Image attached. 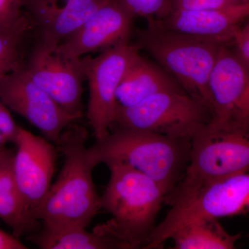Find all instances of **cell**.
Segmentation results:
<instances>
[{"mask_svg": "<svg viewBox=\"0 0 249 249\" xmlns=\"http://www.w3.org/2000/svg\"><path fill=\"white\" fill-rule=\"evenodd\" d=\"M88 136L84 127L73 124L62 132L57 145L65 158L63 166L34 213L45 230L87 228L101 209L93 181L95 167L87 153Z\"/></svg>", "mask_w": 249, "mask_h": 249, "instance_id": "1", "label": "cell"}, {"mask_svg": "<svg viewBox=\"0 0 249 249\" xmlns=\"http://www.w3.org/2000/svg\"><path fill=\"white\" fill-rule=\"evenodd\" d=\"M106 165L110 178L101 196V205L111 218L93 231L115 239L124 249H145L168 191L129 165Z\"/></svg>", "mask_w": 249, "mask_h": 249, "instance_id": "2", "label": "cell"}, {"mask_svg": "<svg viewBox=\"0 0 249 249\" xmlns=\"http://www.w3.org/2000/svg\"><path fill=\"white\" fill-rule=\"evenodd\" d=\"M191 147L188 139L113 124L109 134L96 141L87 153L93 166L110 163L129 165L164 187L168 194L182 178Z\"/></svg>", "mask_w": 249, "mask_h": 249, "instance_id": "3", "label": "cell"}, {"mask_svg": "<svg viewBox=\"0 0 249 249\" xmlns=\"http://www.w3.org/2000/svg\"><path fill=\"white\" fill-rule=\"evenodd\" d=\"M230 43L218 37L163 29L148 22L146 29L137 31L135 45L150 54L187 93L211 109L210 78L221 49Z\"/></svg>", "mask_w": 249, "mask_h": 249, "instance_id": "4", "label": "cell"}, {"mask_svg": "<svg viewBox=\"0 0 249 249\" xmlns=\"http://www.w3.org/2000/svg\"><path fill=\"white\" fill-rule=\"evenodd\" d=\"M168 205L170 211L156 225L145 249L162 248L178 228L196 219L249 213V172L205 185Z\"/></svg>", "mask_w": 249, "mask_h": 249, "instance_id": "5", "label": "cell"}, {"mask_svg": "<svg viewBox=\"0 0 249 249\" xmlns=\"http://www.w3.org/2000/svg\"><path fill=\"white\" fill-rule=\"evenodd\" d=\"M249 172V133L217 132L207 125L191 139L189 161L165 198L174 199L210 183Z\"/></svg>", "mask_w": 249, "mask_h": 249, "instance_id": "6", "label": "cell"}, {"mask_svg": "<svg viewBox=\"0 0 249 249\" xmlns=\"http://www.w3.org/2000/svg\"><path fill=\"white\" fill-rule=\"evenodd\" d=\"M211 120V109L199 100L186 91H165L131 107L117 106L112 125L191 140Z\"/></svg>", "mask_w": 249, "mask_h": 249, "instance_id": "7", "label": "cell"}, {"mask_svg": "<svg viewBox=\"0 0 249 249\" xmlns=\"http://www.w3.org/2000/svg\"><path fill=\"white\" fill-rule=\"evenodd\" d=\"M140 49L129 42L101 52L94 58H80L82 70L88 80L89 98L87 116L96 141L104 139L115 119L116 92L121 80Z\"/></svg>", "mask_w": 249, "mask_h": 249, "instance_id": "8", "label": "cell"}, {"mask_svg": "<svg viewBox=\"0 0 249 249\" xmlns=\"http://www.w3.org/2000/svg\"><path fill=\"white\" fill-rule=\"evenodd\" d=\"M229 45L221 49L210 78L212 120L208 127L249 133V66Z\"/></svg>", "mask_w": 249, "mask_h": 249, "instance_id": "9", "label": "cell"}, {"mask_svg": "<svg viewBox=\"0 0 249 249\" xmlns=\"http://www.w3.org/2000/svg\"><path fill=\"white\" fill-rule=\"evenodd\" d=\"M0 100L56 145L64 130L80 119L63 109L21 66L0 80Z\"/></svg>", "mask_w": 249, "mask_h": 249, "instance_id": "10", "label": "cell"}, {"mask_svg": "<svg viewBox=\"0 0 249 249\" xmlns=\"http://www.w3.org/2000/svg\"><path fill=\"white\" fill-rule=\"evenodd\" d=\"M24 68L31 79L63 109L80 119L83 117L82 95L85 78L80 58H65L57 52L56 47L40 41Z\"/></svg>", "mask_w": 249, "mask_h": 249, "instance_id": "11", "label": "cell"}, {"mask_svg": "<svg viewBox=\"0 0 249 249\" xmlns=\"http://www.w3.org/2000/svg\"><path fill=\"white\" fill-rule=\"evenodd\" d=\"M134 17L124 0H106L78 30L57 46V52L65 58L78 60L128 42Z\"/></svg>", "mask_w": 249, "mask_h": 249, "instance_id": "12", "label": "cell"}, {"mask_svg": "<svg viewBox=\"0 0 249 249\" xmlns=\"http://www.w3.org/2000/svg\"><path fill=\"white\" fill-rule=\"evenodd\" d=\"M14 143L15 181L27 213L35 219L34 212L52 186L56 151L50 142L21 127Z\"/></svg>", "mask_w": 249, "mask_h": 249, "instance_id": "13", "label": "cell"}, {"mask_svg": "<svg viewBox=\"0 0 249 249\" xmlns=\"http://www.w3.org/2000/svg\"><path fill=\"white\" fill-rule=\"evenodd\" d=\"M106 0H24L40 32V41L57 47L72 35Z\"/></svg>", "mask_w": 249, "mask_h": 249, "instance_id": "14", "label": "cell"}, {"mask_svg": "<svg viewBox=\"0 0 249 249\" xmlns=\"http://www.w3.org/2000/svg\"><path fill=\"white\" fill-rule=\"evenodd\" d=\"M249 18V1L201 11H173L161 20H148L155 25L191 34L218 37L232 42L240 24Z\"/></svg>", "mask_w": 249, "mask_h": 249, "instance_id": "15", "label": "cell"}, {"mask_svg": "<svg viewBox=\"0 0 249 249\" xmlns=\"http://www.w3.org/2000/svg\"><path fill=\"white\" fill-rule=\"evenodd\" d=\"M165 91H185L158 64L143 58L138 52L116 89V102L120 107H131Z\"/></svg>", "mask_w": 249, "mask_h": 249, "instance_id": "16", "label": "cell"}, {"mask_svg": "<svg viewBox=\"0 0 249 249\" xmlns=\"http://www.w3.org/2000/svg\"><path fill=\"white\" fill-rule=\"evenodd\" d=\"M15 152L8 149L2 176L0 181V219L13 230L18 239L36 233L42 228L40 221L32 219L25 206L14 175Z\"/></svg>", "mask_w": 249, "mask_h": 249, "instance_id": "17", "label": "cell"}, {"mask_svg": "<svg viewBox=\"0 0 249 249\" xmlns=\"http://www.w3.org/2000/svg\"><path fill=\"white\" fill-rule=\"evenodd\" d=\"M240 238V234L229 233L216 218H201L188 223L170 237L174 249H232Z\"/></svg>", "mask_w": 249, "mask_h": 249, "instance_id": "18", "label": "cell"}, {"mask_svg": "<svg viewBox=\"0 0 249 249\" xmlns=\"http://www.w3.org/2000/svg\"><path fill=\"white\" fill-rule=\"evenodd\" d=\"M27 240L42 249H124L107 235L88 232L86 228L68 227L55 231L41 229Z\"/></svg>", "mask_w": 249, "mask_h": 249, "instance_id": "19", "label": "cell"}, {"mask_svg": "<svg viewBox=\"0 0 249 249\" xmlns=\"http://www.w3.org/2000/svg\"><path fill=\"white\" fill-rule=\"evenodd\" d=\"M30 28L27 16L22 15L16 22L0 27V80L19 65V49Z\"/></svg>", "mask_w": 249, "mask_h": 249, "instance_id": "20", "label": "cell"}, {"mask_svg": "<svg viewBox=\"0 0 249 249\" xmlns=\"http://www.w3.org/2000/svg\"><path fill=\"white\" fill-rule=\"evenodd\" d=\"M134 16L161 20L173 11V0H124Z\"/></svg>", "mask_w": 249, "mask_h": 249, "instance_id": "21", "label": "cell"}, {"mask_svg": "<svg viewBox=\"0 0 249 249\" xmlns=\"http://www.w3.org/2000/svg\"><path fill=\"white\" fill-rule=\"evenodd\" d=\"M236 0H173V11H201L222 7Z\"/></svg>", "mask_w": 249, "mask_h": 249, "instance_id": "22", "label": "cell"}, {"mask_svg": "<svg viewBox=\"0 0 249 249\" xmlns=\"http://www.w3.org/2000/svg\"><path fill=\"white\" fill-rule=\"evenodd\" d=\"M24 0H0V27L13 24L22 16Z\"/></svg>", "mask_w": 249, "mask_h": 249, "instance_id": "23", "label": "cell"}, {"mask_svg": "<svg viewBox=\"0 0 249 249\" xmlns=\"http://www.w3.org/2000/svg\"><path fill=\"white\" fill-rule=\"evenodd\" d=\"M19 126L17 125L7 106L0 100V132L8 142H15Z\"/></svg>", "mask_w": 249, "mask_h": 249, "instance_id": "24", "label": "cell"}, {"mask_svg": "<svg viewBox=\"0 0 249 249\" xmlns=\"http://www.w3.org/2000/svg\"><path fill=\"white\" fill-rule=\"evenodd\" d=\"M232 44L235 46L237 55L249 66V22L245 27L237 29Z\"/></svg>", "mask_w": 249, "mask_h": 249, "instance_id": "25", "label": "cell"}, {"mask_svg": "<svg viewBox=\"0 0 249 249\" xmlns=\"http://www.w3.org/2000/svg\"><path fill=\"white\" fill-rule=\"evenodd\" d=\"M27 247L14 235L0 229V249H27Z\"/></svg>", "mask_w": 249, "mask_h": 249, "instance_id": "26", "label": "cell"}, {"mask_svg": "<svg viewBox=\"0 0 249 249\" xmlns=\"http://www.w3.org/2000/svg\"><path fill=\"white\" fill-rule=\"evenodd\" d=\"M8 149L6 147L3 149L2 152L0 155V181H1V176H2L3 170H4L5 160H6V152Z\"/></svg>", "mask_w": 249, "mask_h": 249, "instance_id": "27", "label": "cell"}, {"mask_svg": "<svg viewBox=\"0 0 249 249\" xmlns=\"http://www.w3.org/2000/svg\"><path fill=\"white\" fill-rule=\"evenodd\" d=\"M6 143H8L7 141L5 139L3 134L0 132V147L5 146Z\"/></svg>", "mask_w": 249, "mask_h": 249, "instance_id": "28", "label": "cell"}, {"mask_svg": "<svg viewBox=\"0 0 249 249\" xmlns=\"http://www.w3.org/2000/svg\"><path fill=\"white\" fill-rule=\"evenodd\" d=\"M4 147H0V155H1V152H2L3 149H4Z\"/></svg>", "mask_w": 249, "mask_h": 249, "instance_id": "29", "label": "cell"}, {"mask_svg": "<svg viewBox=\"0 0 249 249\" xmlns=\"http://www.w3.org/2000/svg\"><path fill=\"white\" fill-rule=\"evenodd\" d=\"M237 1H249V0H236Z\"/></svg>", "mask_w": 249, "mask_h": 249, "instance_id": "30", "label": "cell"}]
</instances>
